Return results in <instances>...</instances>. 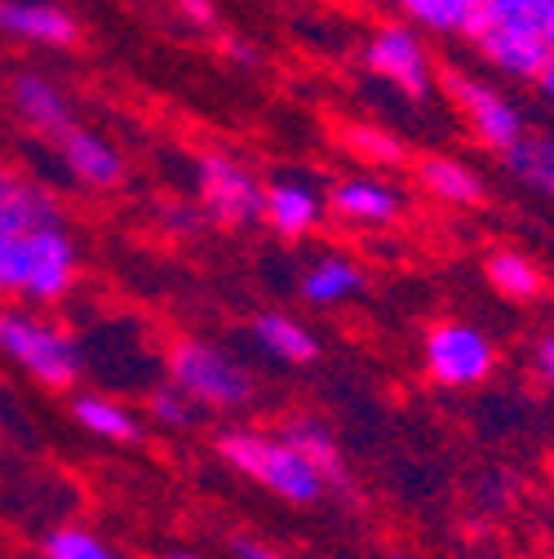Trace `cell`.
<instances>
[{"mask_svg": "<svg viewBox=\"0 0 554 559\" xmlns=\"http://www.w3.org/2000/svg\"><path fill=\"white\" fill-rule=\"evenodd\" d=\"M169 382L200 408V413H240L257 395V378L244 360H236L227 346L204 342V337H182L165 356Z\"/></svg>", "mask_w": 554, "mask_h": 559, "instance_id": "obj_5", "label": "cell"}, {"mask_svg": "<svg viewBox=\"0 0 554 559\" xmlns=\"http://www.w3.org/2000/svg\"><path fill=\"white\" fill-rule=\"evenodd\" d=\"M364 62H369V72L377 81H386L390 90H399L412 103H422L431 94V58H426L422 40L412 36L408 27H382L369 40Z\"/></svg>", "mask_w": 554, "mask_h": 559, "instance_id": "obj_9", "label": "cell"}, {"mask_svg": "<svg viewBox=\"0 0 554 559\" xmlns=\"http://www.w3.org/2000/svg\"><path fill=\"white\" fill-rule=\"evenodd\" d=\"M502 156H506L510 178H519L523 187L554 200V133H523L519 143Z\"/></svg>", "mask_w": 554, "mask_h": 559, "instance_id": "obj_20", "label": "cell"}, {"mask_svg": "<svg viewBox=\"0 0 554 559\" xmlns=\"http://www.w3.org/2000/svg\"><path fill=\"white\" fill-rule=\"evenodd\" d=\"M302 298L311 307H341L364 294V266L351 258H320L302 271Z\"/></svg>", "mask_w": 554, "mask_h": 559, "instance_id": "obj_17", "label": "cell"}, {"mask_svg": "<svg viewBox=\"0 0 554 559\" xmlns=\"http://www.w3.org/2000/svg\"><path fill=\"white\" fill-rule=\"evenodd\" d=\"M341 143L351 147L364 165H399V160H404V147L395 143L386 129H373V124H351V129H341Z\"/></svg>", "mask_w": 554, "mask_h": 559, "instance_id": "obj_25", "label": "cell"}, {"mask_svg": "<svg viewBox=\"0 0 554 559\" xmlns=\"http://www.w3.org/2000/svg\"><path fill=\"white\" fill-rule=\"evenodd\" d=\"M81 280V245L67 223H40L27 231H0V298L53 307Z\"/></svg>", "mask_w": 554, "mask_h": 559, "instance_id": "obj_1", "label": "cell"}, {"mask_svg": "<svg viewBox=\"0 0 554 559\" xmlns=\"http://www.w3.org/2000/svg\"><path fill=\"white\" fill-rule=\"evenodd\" d=\"M147 417H152L156 427H165V431H186L195 417H200V408L173 382H160V386L147 391Z\"/></svg>", "mask_w": 554, "mask_h": 559, "instance_id": "obj_24", "label": "cell"}, {"mask_svg": "<svg viewBox=\"0 0 554 559\" xmlns=\"http://www.w3.org/2000/svg\"><path fill=\"white\" fill-rule=\"evenodd\" d=\"M474 5H479V0H399V10H404L412 23H422V27H431V32H444V36H453V32L466 36Z\"/></svg>", "mask_w": 554, "mask_h": 559, "instance_id": "obj_23", "label": "cell"}, {"mask_svg": "<svg viewBox=\"0 0 554 559\" xmlns=\"http://www.w3.org/2000/svg\"><path fill=\"white\" fill-rule=\"evenodd\" d=\"M537 85H541V94L554 103V53H550V62H545V72L537 76Z\"/></svg>", "mask_w": 554, "mask_h": 559, "instance_id": "obj_30", "label": "cell"}, {"mask_svg": "<svg viewBox=\"0 0 554 559\" xmlns=\"http://www.w3.org/2000/svg\"><path fill=\"white\" fill-rule=\"evenodd\" d=\"M532 360H537V373H541V382L554 391V329H550V333H541V342H537Z\"/></svg>", "mask_w": 554, "mask_h": 559, "instance_id": "obj_26", "label": "cell"}, {"mask_svg": "<svg viewBox=\"0 0 554 559\" xmlns=\"http://www.w3.org/2000/svg\"><path fill=\"white\" fill-rule=\"evenodd\" d=\"M53 143H58V156H62L67 174H72L76 182H85L94 191H111V187L124 182V156L107 143V138H98L94 129L72 120Z\"/></svg>", "mask_w": 554, "mask_h": 559, "instance_id": "obj_10", "label": "cell"}, {"mask_svg": "<svg viewBox=\"0 0 554 559\" xmlns=\"http://www.w3.org/2000/svg\"><path fill=\"white\" fill-rule=\"evenodd\" d=\"M72 423L85 436L107 440V444H133L143 436V423L133 417V408L107 391H76L72 395Z\"/></svg>", "mask_w": 554, "mask_h": 559, "instance_id": "obj_15", "label": "cell"}, {"mask_svg": "<svg viewBox=\"0 0 554 559\" xmlns=\"http://www.w3.org/2000/svg\"><path fill=\"white\" fill-rule=\"evenodd\" d=\"M227 53H231L240 67H257V49L244 45V40H227Z\"/></svg>", "mask_w": 554, "mask_h": 559, "instance_id": "obj_29", "label": "cell"}, {"mask_svg": "<svg viewBox=\"0 0 554 559\" xmlns=\"http://www.w3.org/2000/svg\"><path fill=\"white\" fill-rule=\"evenodd\" d=\"M10 182H14V174H10L5 165H0V195H5V191H10Z\"/></svg>", "mask_w": 554, "mask_h": 559, "instance_id": "obj_32", "label": "cell"}, {"mask_svg": "<svg viewBox=\"0 0 554 559\" xmlns=\"http://www.w3.org/2000/svg\"><path fill=\"white\" fill-rule=\"evenodd\" d=\"M195 182H200V204L204 214L222 227H244V223H257L262 218V200H266V187L253 178V169H244L240 160L214 152V156H200V169H195Z\"/></svg>", "mask_w": 554, "mask_h": 559, "instance_id": "obj_7", "label": "cell"}, {"mask_svg": "<svg viewBox=\"0 0 554 559\" xmlns=\"http://www.w3.org/2000/svg\"><path fill=\"white\" fill-rule=\"evenodd\" d=\"M0 360L45 391H72L85 378V346L76 333L27 307H0Z\"/></svg>", "mask_w": 554, "mask_h": 559, "instance_id": "obj_4", "label": "cell"}, {"mask_svg": "<svg viewBox=\"0 0 554 559\" xmlns=\"http://www.w3.org/2000/svg\"><path fill=\"white\" fill-rule=\"evenodd\" d=\"M418 178H422V187L435 195V200H444V204H461V209H474V204H483V178L466 165V160H453V156H426V160H418Z\"/></svg>", "mask_w": 554, "mask_h": 559, "instance_id": "obj_18", "label": "cell"}, {"mask_svg": "<svg viewBox=\"0 0 554 559\" xmlns=\"http://www.w3.org/2000/svg\"><path fill=\"white\" fill-rule=\"evenodd\" d=\"M249 333L257 342V352H266L270 360H280V365H311V360H320V337L298 316L262 311V316H253Z\"/></svg>", "mask_w": 554, "mask_h": 559, "instance_id": "obj_16", "label": "cell"}, {"mask_svg": "<svg viewBox=\"0 0 554 559\" xmlns=\"http://www.w3.org/2000/svg\"><path fill=\"white\" fill-rule=\"evenodd\" d=\"M231 550H236V559H285L280 550H270V546L257 542V537H236Z\"/></svg>", "mask_w": 554, "mask_h": 559, "instance_id": "obj_27", "label": "cell"}, {"mask_svg": "<svg viewBox=\"0 0 554 559\" xmlns=\"http://www.w3.org/2000/svg\"><path fill=\"white\" fill-rule=\"evenodd\" d=\"M328 214L346 227H390L404 218V195L382 178H341L328 191Z\"/></svg>", "mask_w": 554, "mask_h": 559, "instance_id": "obj_11", "label": "cell"}, {"mask_svg": "<svg viewBox=\"0 0 554 559\" xmlns=\"http://www.w3.org/2000/svg\"><path fill=\"white\" fill-rule=\"evenodd\" d=\"M324 209L328 200L302 182V178H280V182H270L266 187V200H262V218L270 223L275 236H285V240H302L320 227L324 218Z\"/></svg>", "mask_w": 554, "mask_h": 559, "instance_id": "obj_12", "label": "cell"}, {"mask_svg": "<svg viewBox=\"0 0 554 559\" xmlns=\"http://www.w3.org/2000/svg\"><path fill=\"white\" fill-rule=\"evenodd\" d=\"M395 559H408V555H395Z\"/></svg>", "mask_w": 554, "mask_h": 559, "instance_id": "obj_33", "label": "cell"}, {"mask_svg": "<svg viewBox=\"0 0 554 559\" xmlns=\"http://www.w3.org/2000/svg\"><path fill=\"white\" fill-rule=\"evenodd\" d=\"M156 559H200L195 550H165V555H156Z\"/></svg>", "mask_w": 554, "mask_h": 559, "instance_id": "obj_31", "label": "cell"}, {"mask_svg": "<svg viewBox=\"0 0 554 559\" xmlns=\"http://www.w3.org/2000/svg\"><path fill=\"white\" fill-rule=\"evenodd\" d=\"M444 85H448V94L457 98V107L466 111V120H470V129H474V138L483 147H493V152H510L519 138L528 133L523 129V116H519V107L506 98V94H497L493 85H483V81H470V76H457V72H448L444 76Z\"/></svg>", "mask_w": 554, "mask_h": 559, "instance_id": "obj_8", "label": "cell"}, {"mask_svg": "<svg viewBox=\"0 0 554 559\" xmlns=\"http://www.w3.org/2000/svg\"><path fill=\"white\" fill-rule=\"evenodd\" d=\"M422 369L444 391H470L483 386L497 369V346L479 324L466 320H439L422 337Z\"/></svg>", "mask_w": 554, "mask_h": 559, "instance_id": "obj_6", "label": "cell"}, {"mask_svg": "<svg viewBox=\"0 0 554 559\" xmlns=\"http://www.w3.org/2000/svg\"><path fill=\"white\" fill-rule=\"evenodd\" d=\"M218 457H222L236 475L262 484L270 498H280V502H289V507H315V502H324V493H328L324 471H320L285 431H280V436L249 431V427L222 431V436H218Z\"/></svg>", "mask_w": 554, "mask_h": 559, "instance_id": "obj_3", "label": "cell"}, {"mask_svg": "<svg viewBox=\"0 0 554 559\" xmlns=\"http://www.w3.org/2000/svg\"><path fill=\"white\" fill-rule=\"evenodd\" d=\"M40 559H124V550L94 528L62 524L40 542Z\"/></svg>", "mask_w": 554, "mask_h": 559, "instance_id": "obj_22", "label": "cell"}, {"mask_svg": "<svg viewBox=\"0 0 554 559\" xmlns=\"http://www.w3.org/2000/svg\"><path fill=\"white\" fill-rule=\"evenodd\" d=\"M178 10H182V14H186L195 27H214V19H218L209 0H178Z\"/></svg>", "mask_w": 554, "mask_h": 559, "instance_id": "obj_28", "label": "cell"}, {"mask_svg": "<svg viewBox=\"0 0 554 559\" xmlns=\"http://www.w3.org/2000/svg\"><path fill=\"white\" fill-rule=\"evenodd\" d=\"M466 36L497 72L537 81L554 53V0H479Z\"/></svg>", "mask_w": 554, "mask_h": 559, "instance_id": "obj_2", "label": "cell"}, {"mask_svg": "<svg viewBox=\"0 0 554 559\" xmlns=\"http://www.w3.org/2000/svg\"><path fill=\"white\" fill-rule=\"evenodd\" d=\"M0 32L27 45H49V49L76 40L72 14L49 5V0H0Z\"/></svg>", "mask_w": 554, "mask_h": 559, "instance_id": "obj_13", "label": "cell"}, {"mask_svg": "<svg viewBox=\"0 0 554 559\" xmlns=\"http://www.w3.org/2000/svg\"><path fill=\"white\" fill-rule=\"evenodd\" d=\"M10 103H14L19 120L32 133L58 138L67 124H72V103H67V94L49 76H40V72H19L14 85H10Z\"/></svg>", "mask_w": 554, "mask_h": 559, "instance_id": "obj_14", "label": "cell"}, {"mask_svg": "<svg viewBox=\"0 0 554 559\" xmlns=\"http://www.w3.org/2000/svg\"><path fill=\"white\" fill-rule=\"evenodd\" d=\"M285 436L324 471L328 488H341L346 484V462H341V449H337V440H333L328 427H320L315 417H293V423L285 427Z\"/></svg>", "mask_w": 554, "mask_h": 559, "instance_id": "obj_21", "label": "cell"}, {"mask_svg": "<svg viewBox=\"0 0 554 559\" xmlns=\"http://www.w3.org/2000/svg\"><path fill=\"white\" fill-rule=\"evenodd\" d=\"M483 275H489V285H493L506 302H532V298H541V289H545L541 266H537L528 253H519V249H497V253H489V262H483Z\"/></svg>", "mask_w": 554, "mask_h": 559, "instance_id": "obj_19", "label": "cell"}]
</instances>
